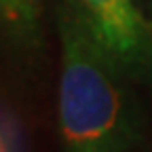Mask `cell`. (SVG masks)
Returning a JSON list of instances; mask_svg holds the SVG:
<instances>
[{"label": "cell", "instance_id": "cell-3", "mask_svg": "<svg viewBox=\"0 0 152 152\" xmlns=\"http://www.w3.org/2000/svg\"><path fill=\"white\" fill-rule=\"evenodd\" d=\"M2 21L21 42L36 40L40 2L38 0H0Z\"/></svg>", "mask_w": 152, "mask_h": 152}, {"label": "cell", "instance_id": "cell-1", "mask_svg": "<svg viewBox=\"0 0 152 152\" xmlns=\"http://www.w3.org/2000/svg\"><path fill=\"white\" fill-rule=\"evenodd\" d=\"M61 78L59 133L66 152H131L140 118L125 76L95 47L72 15L59 7Z\"/></svg>", "mask_w": 152, "mask_h": 152}, {"label": "cell", "instance_id": "cell-4", "mask_svg": "<svg viewBox=\"0 0 152 152\" xmlns=\"http://www.w3.org/2000/svg\"><path fill=\"white\" fill-rule=\"evenodd\" d=\"M0 152H23L21 148V133L17 123L7 110L2 112V127H0Z\"/></svg>", "mask_w": 152, "mask_h": 152}, {"label": "cell", "instance_id": "cell-2", "mask_svg": "<svg viewBox=\"0 0 152 152\" xmlns=\"http://www.w3.org/2000/svg\"><path fill=\"white\" fill-rule=\"evenodd\" d=\"M61 7L125 78L152 83V19L135 0H61Z\"/></svg>", "mask_w": 152, "mask_h": 152}]
</instances>
